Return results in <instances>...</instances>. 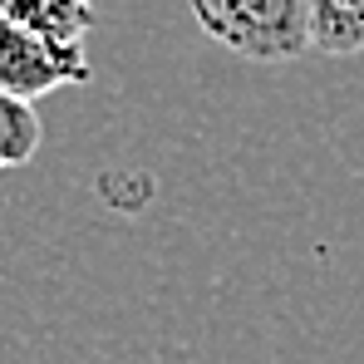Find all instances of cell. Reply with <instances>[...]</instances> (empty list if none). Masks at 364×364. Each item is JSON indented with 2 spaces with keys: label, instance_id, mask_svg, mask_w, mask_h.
I'll return each mask as SVG.
<instances>
[{
  "label": "cell",
  "instance_id": "6da1fadb",
  "mask_svg": "<svg viewBox=\"0 0 364 364\" xmlns=\"http://www.w3.org/2000/svg\"><path fill=\"white\" fill-rule=\"evenodd\" d=\"M207 40L256 64H286L310 50V0H187Z\"/></svg>",
  "mask_w": 364,
  "mask_h": 364
},
{
  "label": "cell",
  "instance_id": "7a4b0ae2",
  "mask_svg": "<svg viewBox=\"0 0 364 364\" xmlns=\"http://www.w3.org/2000/svg\"><path fill=\"white\" fill-rule=\"evenodd\" d=\"M64 84H89V60H69L30 30H20L10 15H0V89L35 104Z\"/></svg>",
  "mask_w": 364,
  "mask_h": 364
},
{
  "label": "cell",
  "instance_id": "3957f363",
  "mask_svg": "<svg viewBox=\"0 0 364 364\" xmlns=\"http://www.w3.org/2000/svg\"><path fill=\"white\" fill-rule=\"evenodd\" d=\"M0 15L69 60H89L84 40L94 30V0H0Z\"/></svg>",
  "mask_w": 364,
  "mask_h": 364
},
{
  "label": "cell",
  "instance_id": "277c9868",
  "mask_svg": "<svg viewBox=\"0 0 364 364\" xmlns=\"http://www.w3.org/2000/svg\"><path fill=\"white\" fill-rule=\"evenodd\" d=\"M310 50L364 55V0H310Z\"/></svg>",
  "mask_w": 364,
  "mask_h": 364
},
{
  "label": "cell",
  "instance_id": "5b68a950",
  "mask_svg": "<svg viewBox=\"0 0 364 364\" xmlns=\"http://www.w3.org/2000/svg\"><path fill=\"white\" fill-rule=\"evenodd\" d=\"M45 143V128L35 119V104L0 89V168H25Z\"/></svg>",
  "mask_w": 364,
  "mask_h": 364
}]
</instances>
